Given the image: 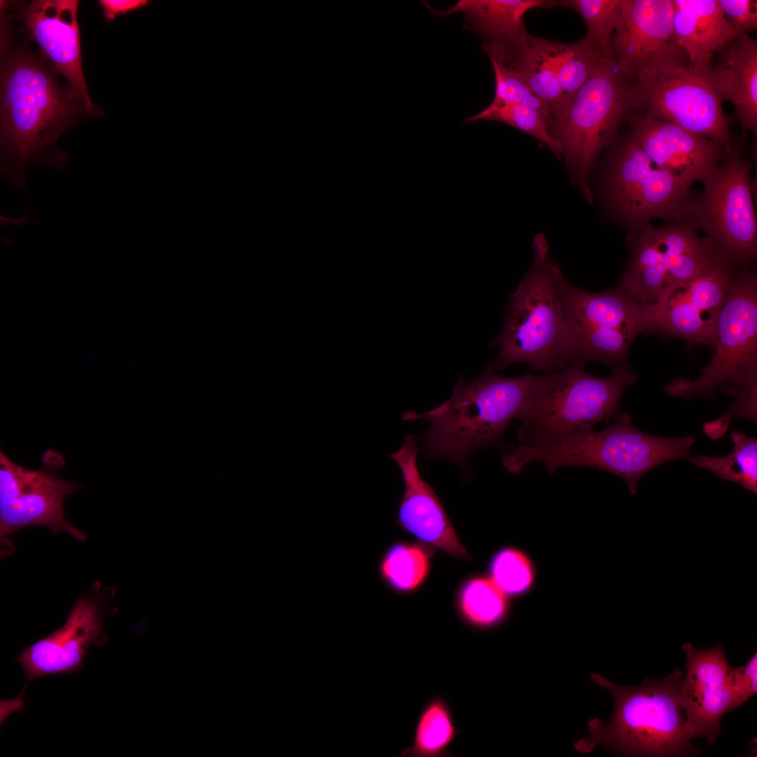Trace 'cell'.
Segmentation results:
<instances>
[{
    "mask_svg": "<svg viewBox=\"0 0 757 757\" xmlns=\"http://www.w3.org/2000/svg\"><path fill=\"white\" fill-rule=\"evenodd\" d=\"M673 27L676 41L686 51L688 66L709 68L714 55L724 53L737 36L726 20L718 0H672Z\"/></svg>",
    "mask_w": 757,
    "mask_h": 757,
    "instance_id": "603a6c76",
    "label": "cell"
},
{
    "mask_svg": "<svg viewBox=\"0 0 757 757\" xmlns=\"http://www.w3.org/2000/svg\"><path fill=\"white\" fill-rule=\"evenodd\" d=\"M557 6L571 8L585 21L587 39L611 55V42L621 16V0H564Z\"/></svg>",
    "mask_w": 757,
    "mask_h": 757,
    "instance_id": "1f68e13d",
    "label": "cell"
},
{
    "mask_svg": "<svg viewBox=\"0 0 757 757\" xmlns=\"http://www.w3.org/2000/svg\"><path fill=\"white\" fill-rule=\"evenodd\" d=\"M461 733L452 709L446 699L436 696L421 709L416 720L411 744L402 756L444 757L451 756L450 744Z\"/></svg>",
    "mask_w": 757,
    "mask_h": 757,
    "instance_id": "484cf974",
    "label": "cell"
},
{
    "mask_svg": "<svg viewBox=\"0 0 757 757\" xmlns=\"http://www.w3.org/2000/svg\"><path fill=\"white\" fill-rule=\"evenodd\" d=\"M695 435L664 437L638 430L627 413H620L606 429L589 432L556 445L535 447L519 445L507 456L510 467L521 472L529 463L540 462L552 475L568 466H586L614 474L627 484L632 495L638 492L640 479L664 463L688 460Z\"/></svg>",
    "mask_w": 757,
    "mask_h": 757,
    "instance_id": "8992f818",
    "label": "cell"
},
{
    "mask_svg": "<svg viewBox=\"0 0 757 757\" xmlns=\"http://www.w3.org/2000/svg\"><path fill=\"white\" fill-rule=\"evenodd\" d=\"M609 57H611L585 37L573 43H565L557 69L564 105L589 79L599 64Z\"/></svg>",
    "mask_w": 757,
    "mask_h": 757,
    "instance_id": "4dcf8cb0",
    "label": "cell"
},
{
    "mask_svg": "<svg viewBox=\"0 0 757 757\" xmlns=\"http://www.w3.org/2000/svg\"><path fill=\"white\" fill-rule=\"evenodd\" d=\"M0 11L1 172L22 190L28 165L65 167L69 154L58 148L57 139L81 121L97 116L71 100L51 63Z\"/></svg>",
    "mask_w": 757,
    "mask_h": 757,
    "instance_id": "6da1fadb",
    "label": "cell"
},
{
    "mask_svg": "<svg viewBox=\"0 0 757 757\" xmlns=\"http://www.w3.org/2000/svg\"><path fill=\"white\" fill-rule=\"evenodd\" d=\"M612 146L604 175V199L631 236L657 218H689L695 199L690 188L653 163L631 130Z\"/></svg>",
    "mask_w": 757,
    "mask_h": 757,
    "instance_id": "30bf717a",
    "label": "cell"
},
{
    "mask_svg": "<svg viewBox=\"0 0 757 757\" xmlns=\"http://www.w3.org/2000/svg\"><path fill=\"white\" fill-rule=\"evenodd\" d=\"M489 578L507 597L528 593L535 586L536 568L524 551L512 546L496 552L489 560Z\"/></svg>",
    "mask_w": 757,
    "mask_h": 757,
    "instance_id": "f546056e",
    "label": "cell"
},
{
    "mask_svg": "<svg viewBox=\"0 0 757 757\" xmlns=\"http://www.w3.org/2000/svg\"><path fill=\"white\" fill-rule=\"evenodd\" d=\"M730 437L733 442V449L730 453L721 457L691 456L688 461L719 478L737 483L756 494L757 439L738 430H732Z\"/></svg>",
    "mask_w": 757,
    "mask_h": 757,
    "instance_id": "f1b7e54d",
    "label": "cell"
},
{
    "mask_svg": "<svg viewBox=\"0 0 757 757\" xmlns=\"http://www.w3.org/2000/svg\"><path fill=\"white\" fill-rule=\"evenodd\" d=\"M65 465L62 455L46 450L39 470H27L0 451L1 539L23 527L42 526L54 533L67 532L79 540L86 535L65 518V498L81 486L64 480L58 471Z\"/></svg>",
    "mask_w": 757,
    "mask_h": 757,
    "instance_id": "4fadbf2b",
    "label": "cell"
},
{
    "mask_svg": "<svg viewBox=\"0 0 757 757\" xmlns=\"http://www.w3.org/2000/svg\"><path fill=\"white\" fill-rule=\"evenodd\" d=\"M478 121H493L514 127L536 138L557 157L561 148L550 133V121L539 112L521 106L490 104L479 113L467 117L464 123Z\"/></svg>",
    "mask_w": 757,
    "mask_h": 757,
    "instance_id": "d6a6232c",
    "label": "cell"
},
{
    "mask_svg": "<svg viewBox=\"0 0 757 757\" xmlns=\"http://www.w3.org/2000/svg\"><path fill=\"white\" fill-rule=\"evenodd\" d=\"M541 377L528 373L508 378L485 371L468 383L461 376L449 400L421 414L405 411L402 418L430 423L422 435L428 458H446L463 467L475 451L503 443L510 421L525 407Z\"/></svg>",
    "mask_w": 757,
    "mask_h": 757,
    "instance_id": "7a4b0ae2",
    "label": "cell"
},
{
    "mask_svg": "<svg viewBox=\"0 0 757 757\" xmlns=\"http://www.w3.org/2000/svg\"><path fill=\"white\" fill-rule=\"evenodd\" d=\"M673 15L672 0H621L611 55L630 82L650 68L688 65L687 54L674 34Z\"/></svg>",
    "mask_w": 757,
    "mask_h": 757,
    "instance_id": "9a60e30c",
    "label": "cell"
},
{
    "mask_svg": "<svg viewBox=\"0 0 757 757\" xmlns=\"http://www.w3.org/2000/svg\"><path fill=\"white\" fill-rule=\"evenodd\" d=\"M1 4L63 76L71 100L81 109L102 116L103 110L90 99L84 77L77 20L79 1H1Z\"/></svg>",
    "mask_w": 757,
    "mask_h": 757,
    "instance_id": "5bb4252c",
    "label": "cell"
},
{
    "mask_svg": "<svg viewBox=\"0 0 757 757\" xmlns=\"http://www.w3.org/2000/svg\"><path fill=\"white\" fill-rule=\"evenodd\" d=\"M684 672L675 669L661 681L647 678L636 687L616 685L598 674L592 681L607 689L614 700L606 724L588 722L589 735L575 744L580 752L597 746L615 753L637 756H686L703 749L692 744L680 690Z\"/></svg>",
    "mask_w": 757,
    "mask_h": 757,
    "instance_id": "3957f363",
    "label": "cell"
},
{
    "mask_svg": "<svg viewBox=\"0 0 757 757\" xmlns=\"http://www.w3.org/2000/svg\"><path fill=\"white\" fill-rule=\"evenodd\" d=\"M104 614L97 599L92 596L78 599L60 628L25 648L15 658L27 681L82 671L88 649L107 643Z\"/></svg>",
    "mask_w": 757,
    "mask_h": 757,
    "instance_id": "d6986e66",
    "label": "cell"
},
{
    "mask_svg": "<svg viewBox=\"0 0 757 757\" xmlns=\"http://www.w3.org/2000/svg\"><path fill=\"white\" fill-rule=\"evenodd\" d=\"M565 43L531 36L510 67L528 90L550 109L552 119L564 106L557 69ZM499 63V62H498Z\"/></svg>",
    "mask_w": 757,
    "mask_h": 757,
    "instance_id": "d4e9b609",
    "label": "cell"
},
{
    "mask_svg": "<svg viewBox=\"0 0 757 757\" xmlns=\"http://www.w3.org/2000/svg\"><path fill=\"white\" fill-rule=\"evenodd\" d=\"M711 362L693 381L677 378L664 388L685 400L722 390L735 401L757 395V284L754 273L734 275L719 313Z\"/></svg>",
    "mask_w": 757,
    "mask_h": 757,
    "instance_id": "ba28073f",
    "label": "cell"
},
{
    "mask_svg": "<svg viewBox=\"0 0 757 757\" xmlns=\"http://www.w3.org/2000/svg\"><path fill=\"white\" fill-rule=\"evenodd\" d=\"M723 14L737 36L757 29V1L718 0Z\"/></svg>",
    "mask_w": 757,
    "mask_h": 757,
    "instance_id": "e575fe53",
    "label": "cell"
},
{
    "mask_svg": "<svg viewBox=\"0 0 757 757\" xmlns=\"http://www.w3.org/2000/svg\"><path fill=\"white\" fill-rule=\"evenodd\" d=\"M532 248L533 263L510 294L498 341L499 355L486 371L523 362L531 370L549 374L571 364L568 325L554 284L552 259L544 234L535 236Z\"/></svg>",
    "mask_w": 757,
    "mask_h": 757,
    "instance_id": "277c9868",
    "label": "cell"
},
{
    "mask_svg": "<svg viewBox=\"0 0 757 757\" xmlns=\"http://www.w3.org/2000/svg\"><path fill=\"white\" fill-rule=\"evenodd\" d=\"M682 648L686 662L680 696L687 732L691 739L704 737L714 745L723 732V716L736 709L729 683L731 667L721 643L696 648L687 642Z\"/></svg>",
    "mask_w": 757,
    "mask_h": 757,
    "instance_id": "2e32d148",
    "label": "cell"
},
{
    "mask_svg": "<svg viewBox=\"0 0 757 757\" xmlns=\"http://www.w3.org/2000/svg\"><path fill=\"white\" fill-rule=\"evenodd\" d=\"M634 112L651 115L732 149L723 101L703 71L687 66L646 69L631 82Z\"/></svg>",
    "mask_w": 757,
    "mask_h": 757,
    "instance_id": "7c38bea8",
    "label": "cell"
},
{
    "mask_svg": "<svg viewBox=\"0 0 757 757\" xmlns=\"http://www.w3.org/2000/svg\"><path fill=\"white\" fill-rule=\"evenodd\" d=\"M634 113L632 83L609 57L552 119L549 131L561 148L571 182L589 203L592 170Z\"/></svg>",
    "mask_w": 757,
    "mask_h": 757,
    "instance_id": "52a82bcc",
    "label": "cell"
},
{
    "mask_svg": "<svg viewBox=\"0 0 757 757\" xmlns=\"http://www.w3.org/2000/svg\"><path fill=\"white\" fill-rule=\"evenodd\" d=\"M97 4L102 9L107 24L114 21L117 15L139 9L148 4L146 0H99Z\"/></svg>",
    "mask_w": 757,
    "mask_h": 757,
    "instance_id": "8d00e7d4",
    "label": "cell"
},
{
    "mask_svg": "<svg viewBox=\"0 0 757 757\" xmlns=\"http://www.w3.org/2000/svg\"><path fill=\"white\" fill-rule=\"evenodd\" d=\"M552 273L569 325L588 326L608 333H625L635 338L641 332H654L662 304H643L619 285L598 293L578 288L567 281L554 259Z\"/></svg>",
    "mask_w": 757,
    "mask_h": 757,
    "instance_id": "44dd1931",
    "label": "cell"
},
{
    "mask_svg": "<svg viewBox=\"0 0 757 757\" xmlns=\"http://www.w3.org/2000/svg\"><path fill=\"white\" fill-rule=\"evenodd\" d=\"M638 378L634 372L601 378L572 363L542 376L540 382L517 417L521 445H556L593 431L597 423L615 418L621 397Z\"/></svg>",
    "mask_w": 757,
    "mask_h": 757,
    "instance_id": "5b68a950",
    "label": "cell"
},
{
    "mask_svg": "<svg viewBox=\"0 0 757 757\" xmlns=\"http://www.w3.org/2000/svg\"><path fill=\"white\" fill-rule=\"evenodd\" d=\"M724 62L704 70L718 95L735 107L742 128L757 132V41L749 34L732 41Z\"/></svg>",
    "mask_w": 757,
    "mask_h": 757,
    "instance_id": "cb8c5ba5",
    "label": "cell"
},
{
    "mask_svg": "<svg viewBox=\"0 0 757 757\" xmlns=\"http://www.w3.org/2000/svg\"><path fill=\"white\" fill-rule=\"evenodd\" d=\"M495 76L493 105L521 106L533 109L552 122L549 107L538 99L507 66L491 60Z\"/></svg>",
    "mask_w": 757,
    "mask_h": 757,
    "instance_id": "836d02e7",
    "label": "cell"
},
{
    "mask_svg": "<svg viewBox=\"0 0 757 757\" xmlns=\"http://www.w3.org/2000/svg\"><path fill=\"white\" fill-rule=\"evenodd\" d=\"M757 654L752 656L745 666L730 667L729 671L730 688L735 707L746 702L756 694Z\"/></svg>",
    "mask_w": 757,
    "mask_h": 757,
    "instance_id": "d590c367",
    "label": "cell"
},
{
    "mask_svg": "<svg viewBox=\"0 0 757 757\" xmlns=\"http://www.w3.org/2000/svg\"><path fill=\"white\" fill-rule=\"evenodd\" d=\"M461 620L477 629H489L502 623L510 611L508 597L489 578L477 575L466 580L456 597Z\"/></svg>",
    "mask_w": 757,
    "mask_h": 757,
    "instance_id": "4316f807",
    "label": "cell"
},
{
    "mask_svg": "<svg viewBox=\"0 0 757 757\" xmlns=\"http://www.w3.org/2000/svg\"><path fill=\"white\" fill-rule=\"evenodd\" d=\"M430 553L419 544L397 541L389 545L378 564V574L388 588L397 594H409L425 580L430 566Z\"/></svg>",
    "mask_w": 757,
    "mask_h": 757,
    "instance_id": "83f0119b",
    "label": "cell"
},
{
    "mask_svg": "<svg viewBox=\"0 0 757 757\" xmlns=\"http://www.w3.org/2000/svg\"><path fill=\"white\" fill-rule=\"evenodd\" d=\"M421 449L417 438L407 435L402 446L388 455L400 468L404 484L395 524L429 545L469 561L470 556L461 545L438 496L421 475L416 460Z\"/></svg>",
    "mask_w": 757,
    "mask_h": 757,
    "instance_id": "ffe728a7",
    "label": "cell"
},
{
    "mask_svg": "<svg viewBox=\"0 0 757 757\" xmlns=\"http://www.w3.org/2000/svg\"><path fill=\"white\" fill-rule=\"evenodd\" d=\"M424 4L439 16L461 12L463 29L483 39L482 48L490 60L508 64L519 55L531 36L524 22L525 14L536 8H553L557 1L460 0L443 11Z\"/></svg>",
    "mask_w": 757,
    "mask_h": 757,
    "instance_id": "7402d4cb",
    "label": "cell"
},
{
    "mask_svg": "<svg viewBox=\"0 0 757 757\" xmlns=\"http://www.w3.org/2000/svg\"><path fill=\"white\" fill-rule=\"evenodd\" d=\"M630 258L619 285L639 301L664 303L676 289L722 257L698 235L689 219L659 227L650 224L631 236Z\"/></svg>",
    "mask_w": 757,
    "mask_h": 757,
    "instance_id": "8fae6325",
    "label": "cell"
},
{
    "mask_svg": "<svg viewBox=\"0 0 757 757\" xmlns=\"http://www.w3.org/2000/svg\"><path fill=\"white\" fill-rule=\"evenodd\" d=\"M733 278L732 264L723 257L716 258L668 296L654 332L713 346L718 318Z\"/></svg>",
    "mask_w": 757,
    "mask_h": 757,
    "instance_id": "e0dca14e",
    "label": "cell"
},
{
    "mask_svg": "<svg viewBox=\"0 0 757 757\" xmlns=\"http://www.w3.org/2000/svg\"><path fill=\"white\" fill-rule=\"evenodd\" d=\"M702 182V192L694 199L688 219L732 265L753 261L757 221L751 164L742 143L733 138L732 149Z\"/></svg>",
    "mask_w": 757,
    "mask_h": 757,
    "instance_id": "9c48e42d",
    "label": "cell"
},
{
    "mask_svg": "<svg viewBox=\"0 0 757 757\" xmlns=\"http://www.w3.org/2000/svg\"><path fill=\"white\" fill-rule=\"evenodd\" d=\"M629 121L651 162L688 188L702 182L729 152L718 142L647 114L634 112Z\"/></svg>",
    "mask_w": 757,
    "mask_h": 757,
    "instance_id": "ac0fdd59",
    "label": "cell"
}]
</instances>
